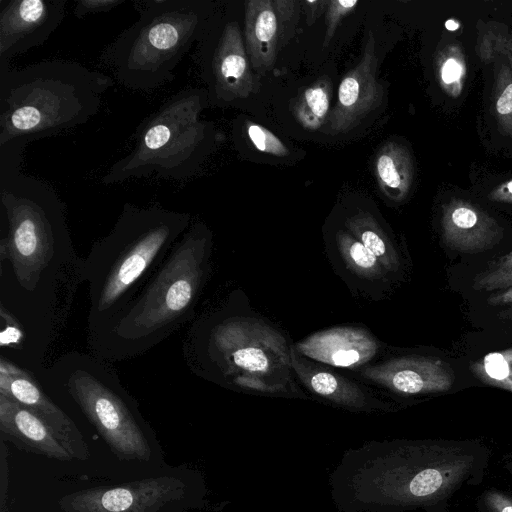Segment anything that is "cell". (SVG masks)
<instances>
[{"label": "cell", "mask_w": 512, "mask_h": 512, "mask_svg": "<svg viewBox=\"0 0 512 512\" xmlns=\"http://www.w3.org/2000/svg\"><path fill=\"white\" fill-rule=\"evenodd\" d=\"M25 146L0 147V308L26 338L23 367L35 373L51 353L84 283L66 206L47 182L23 174Z\"/></svg>", "instance_id": "6da1fadb"}, {"label": "cell", "mask_w": 512, "mask_h": 512, "mask_svg": "<svg viewBox=\"0 0 512 512\" xmlns=\"http://www.w3.org/2000/svg\"><path fill=\"white\" fill-rule=\"evenodd\" d=\"M488 449L472 442H370L350 449L331 476L335 504L346 512H401L437 504L481 482Z\"/></svg>", "instance_id": "7a4b0ae2"}, {"label": "cell", "mask_w": 512, "mask_h": 512, "mask_svg": "<svg viewBox=\"0 0 512 512\" xmlns=\"http://www.w3.org/2000/svg\"><path fill=\"white\" fill-rule=\"evenodd\" d=\"M191 224L188 213L125 203L110 232L84 258L87 342L129 306Z\"/></svg>", "instance_id": "3957f363"}, {"label": "cell", "mask_w": 512, "mask_h": 512, "mask_svg": "<svg viewBox=\"0 0 512 512\" xmlns=\"http://www.w3.org/2000/svg\"><path fill=\"white\" fill-rule=\"evenodd\" d=\"M212 233L201 221L190 224L129 306L88 342L105 361L138 357L188 323L206 284Z\"/></svg>", "instance_id": "277c9868"}, {"label": "cell", "mask_w": 512, "mask_h": 512, "mask_svg": "<svg viewBox=\"0 0 512 512\" xmlns=\"http://www.w3.org/2000/svg\"><path fill=\"white\" fill-rule=\"evenodd\" d=\"M114 80L81 63L53 59L0 64V146L55 136L85 124Z\"/></svg>", "instance_id": "5b68a950"}, {"label": "cell", "mask_w": 512, "mask_h": 512, "mask_svg": "<svg viewBox=\"0 0 512 512\" xmlns=\"http://www.w3.org/2000/svg\"><path fill=\"white\" fill-rule=\"evenodd\" d=\"M183 356L202 378L271 395L288 392L291 347L283 336L258 321L210 314L187 331Z\"/></svg>", "instance_id": "8992f818"}, {"label": "cell", "mask_w": 512, "mask_h": 512, "mask_svg": "<svg viewBox=\"0 0 512 512\" xmlns=\"http://www.w3.org/2000/svg\"><path fill=\"white\" fill-rule=\"evenodd\" d=\"M34 374L53 399L75 407L92 424L117 458L151 460L152 430L108 361L70 351Z\"/></svg>", "instance_id": "52a82bcc"}, {"label": "cell", "mask_w": 512, "mask_h": 512, "mask_svg": "<svg viewBox=\"0 0 512 512\" xmlns=\"http://www.w3.org/2000/svg\"><path fill=\"white\" fill-rule=\"evenodd\" d=\"M139 14L102 55L116 79L133 90H153L174 79V69L208 28L202 0H137Z\"/></svg>", "instance_id": "ba28073f"}, {"label": "cell", "mask_w": 512, "mask_h": 512, "mask_svg": "<svg viewBox=\"0 0 512 512\" xmlns=\"http://www.w3.org/2000/svg\"><path fill=\"white\" fill-rule=\"evenodd\" d=\"M207 91L189 88L169 98L138 129L130 152L102 177L105 185L156 174L183 180L194 175L215 139L213 127L200 118Z\"/></svg>", "instance_id": "9c48e42d"}, {"label": "cell", "mask_w": 512, "mask_h": 512, "mask_svg": "<svg viewBox=\"0 0 512 512\" xmlns=\"http://www.w3.org/2000/svg\"><path fill=\"white\" fill-rule=\"evenodd\" d=\"M198 504L183 478L166 475L63 496L62 512H188Z\"/></svg>", "instance_id": "30bf717a"}, {"label": "cell", "mask_w": 512, "mask_h": 512, "mask_svg": "<svg viewBox=\"0 0 512 512\" xmlns=\"http://www.w3.org/2000/svg\"><path fill=\"white\" fill-rule=\"evenodd\" d=\"M201 38L204 76L208 96L217 103L247 98L257 89L239 23L227 20L216 31Z\"/></svg>", "instance_id": "8fae6325"}, {"label": "cell", "mask_w": 512, "mask_h": 512, "mask_svg": "<svg viewBox=\"0 0 512 512\" xmlns=\"http://www.w3.org/2000/svg\"><path fill=\"white\" fill-rule=\"evenodd\" d=\"M0 394L38 416L54 432L73 459L89 458V447L75 421L51 398L35 374L1 355Z\"/></svg>", "instance_id": "7c38bea8"}, {"label": "cell", "mask_w": 512, "mask_h": 512, "mask_svg": "<svg viewBox=\"0 0 512 512\" xmlns=\"http://www.w3.org/2000/svg\"><path fill=\"white\" fill-rule=\"evenodd\" d=\"M66 0H0V64L42 45L65 18Z\"/></svg>", "instance_id": "4fadbf2b"}, {"label": "cell", "mask_w": 512, "mask_h": 512, "mask_svg": "<svg viewBox=\"0 0 512 512\" xmlns=\"http://www.w3.org/2000/svg\"><path fill=\"white\" fill-rule=\"evenodd\" d=\"M376 65L375 40L370 33L359 63L339 84L337 102L327 119V133L351 130L380 105L383 88L376 78Z\"/></svg>", "instance_id": "5bb4252c"}, {"label": "cell", "mask_w": 512, "mask_h": 512, "mask_svg": "<svg viewBox=\"0 0 512 512\" xmlns=\"http://www.w3.org/2000/svg\"><path fill=\"white\" fill-rule=\"evenodd\" d=\"M362 375L400 395L448 391L455 381L451 366L436 357L418 355L397 357L367 366Z\"/></svg>", "instance_id": "9a60e30c"}, {"label": "cell", "mask_w": 512, "mask_h": 512, "mask_svg": "<svg viewBox=\"0 0 512 512\" xmlns=\"http://www.w3.org/2000/svg\"><path fill=\"white\" fill-rule=\"evenodd\" d=\"M300 355L335 367L354 368L378 352L376 339L354 327H335L310 335L295 345Z\"/></svg>", "instance_id": "2e32d148"}, {"label": "cell", "mask_w": 512, "mask_h": 512, "mask_svg": "<svg viewBox=\"0 0 512 512\" xmlns=\"http://www.w3.org/2000/svg\"><path fill=\"white\" fill-rule=\"evenodd\" d=\"M1 439L18 448L48 458L69 461L73 457L54 432L33 412L0 394Z\"/></svg>", "instance_id": "e0dca14e"}, {"label": "cell", "mask_w": 512, "mask_h": 512, "mask_svg": "<svg viewBox=\"0 0 512 512\" xmlns=\"http://www.w3.org/2000/svg\"><path fill=\"white\" fill-rule=\"evenodd\" d=\"M291 367L313 394L339 407L355 412H384L390 406L361 389L356 383L307 362L291 347Z\"/></svg>", "instance_id": "ac0fdd59"}, {"label": "cell", "mask_w": 512, "mask_h": 512, "mask_svg": "<svg viewBox=\"0 0 512 512\" xmlns=\"http://www.w3.org/2000/svg\"><path fill=\"white\" fill-rule=\"evenodd\" d=\"M245 47L257 72L271 69L276 59L279 39L278 19L274 2L250 0L245 3Z\"/></svg>", "instance_id": "d6986e66"}, {"label": "cell", "mask_w": 512, "mask_h": 512, "mask_svg": "<svg viewBox=\"0 0 512 512\" xmlns=\"http://www.w3.org/2000/svg\"><path fill=\"white\" fill-rule=\"evenodd\" d=\"M445 241L453 250L475 253L490 248L498 239L482 227L478 215L471 208L463 206L450 214Z\"/></svg>", "instance_id": "ffe728a7"}, {"label": "cell", "mask_w": 512, "mask_h": 512, "mask_svg": "<svg viewBox=\"0 0 512 512\" xmlns=\"http://www.w3.org/2000/svg\"><path fill=\"white\" fill-rule=\"evenodd\" d=\"M333 84L328 76L318 78L292 102V114L306 130L314 131L327 122Z\"/></svg>", "instance_id": "44dd1931"}, {"label": "cell", "mask_w": 512, "mask_h": 512, "mask_svg": "<svg viewBox=\"0 0 512 512\" xmlns=\"http://www.w3.org/2000/svg\"><path fill=\"white\" fill-rule=\"evenodd\" d=\"M346 227L377 257L386 271L397 270L399 267L397 251L372 215L359 212L346 220Z\"/></svg>", "instance_id": "7402d4cb"}, {"label": "cell", "mask_w": 512, "mask_h": 512, "mask_svg": "<svg viewBox=\"0 0 512 512\" xmlns=\"http://www.w3.org/2000/svg\"><path fill=\"white\" fill-rule=\"evenodd\" d=\"M402 151L393 143L383 145L377 152L374 172L377 183L387 197L399 199L407 186L406 172Z\"/></svg>", "instance_id": "603a6c76"}, {"label": "cell", "mask_w": 512, "mask_h": 512, "mask_svg": "<svg viewBox=\"0 0 512 512\" xmlns=\"http://www.w3.org/2000/svg\"><path fill=\"white\" fill-rule=\"evenodd\" d=\"M336 243L343 261L356 274L369 279L383 276L385 269L377 257L350 232L339 230Z\"/></svg>", "instance_id": "cb8c5ba5"}, {"label": "cell", "mask_w": 512, "mask_h": 512, "mask_svg": "<svg viewBox=\"0 0 512 512\" xmlns=\"http://www.w3.org/2000/svg\"><path fill=\"white\" fill-rule=\"evenodd\" d=\"M471 370L482 382L512 392V348L485 355Z\"/></svg>", "instance_id": "d4e9b609"}, {"label": "cell", "mask_w": 512, "mask_h": 512, "mask_svg": "<svg viewBox=\"0 0 512 512\" xmlns=\"http://www.w3.org/2000/svg\"><path fill=\"white\" fill-rule=\"evenodd\" d=\"M477 290L494 291L512 287V252L502 256L474 279Z\"/></svg>", "instance_id": "484cf974"}, {"label": "cell", "mask_w": 512, "mask_h": 512, "mask_svg": "<svg viewBox=\"0 0 512 512\" xmlns=\"http://www.w3.org/2000/svg\"><path fill=\"white\" fill-rule=\"evenodd\" d=\"M246 130L250 141L259 151L277 157L289 155L286 145L264 126L247 122Z\"/></svg>", "instance_id": "4316f807"}, {"label": "cell", "mask_w": 512, "mask_h": 512, "mask_svg": "<svg viewBox=\"0 0 512 512\" xmlns=\"http://www.w3.org/2000/svg\"><path fill=\"white\" fill-rule=\"evenodd\" d=\"M358 4V1L332 0L327 2L326 33L323 47H327L333 38L338 25Z\"/></svg>", "instance_id": "83f0119b"}, {"label": "cell", "mask_w": 512, "mask_h": 512, "mask_svg": "<svg viewBox=\"0 0 512 512\" xmlns=\"http://www.w3.org/2000/svg\"><path fill=\"white\" fill-rule=\"evenodd\" d=\"M124 2V0H78L73 14L77 19H83L90 14L108 12Z\"/></svg>", "instance_id": "f1b7e54d"}, {"label": "cell", "mask_w": 512, "mask_h": 512, "mask_svg": "<svg viewBox=\"0 0 512 512\" xmlns=\"http://www.w3.org/2000/svg\"><path fill=\"white\" fill-rule=\"evenodd\" d=\"M482 502L487 512H512V497L500 491H485Z\"/></svg>", "instance_id": "f546056e"}, {"label": "cell", "mask_w": 512, "mask_h": 512, "mask_svg": "<svg viewBox=\"0 0 512 512\" xmlns=\"http://www.w3.org/2000/svg\"><path fill=\"white\" fill-rule=\"evenodd\" d=\"M4 441L1 440V509L0 512H6V493H7V485L6 481L8 479V466L6 461V449H5Z\"/></svg>", "instance_id": "4dcf8cb0"}, {"label": "cell", "mask_w": 512, "mask_h": 512, "mask_svg": "<svg viewBox=\"0 0 512 512\" xmlns=\"http://www.w3.org/2000/svg\"><path fill=\"white\" fill-rule=\"evenodd\" d=\"M461 74L460 65L454 60L449 59L442 68V79L446 83H451L459 78Z\"/></svg>", "instance_id": "1f68e13d"}, {"label": "cell", "mask_w": 512, "mask_h": 512, "mask_svg": "<svg viewBox=\"0 0 512 512\" xmlns=\"http://www.w3.org/2000/svg\"><path fill=\"white\" fill-rule=\"evenodd\" d=\"M497 111L500 114L512 112V84L508 85L497 101Z\"/></svg>", "instance_id": "d6a6232c"}, {"label": "cell", "mask_w": 512, "mask_h": 512, "mask_svg": "<svg viewBox=\"0 0 512 512\" xmlns=\"http://www.w3.org/2000/svg\"><path fill=\"white\" fill-rule=\"evenodd\" d=\"M488 303L493 305L512 303V287L503 292L492 295L487 299Z\"/></svg>", "instance_id": "836d02e7"}, {"label": "cell", "mask_w": 512, "mask_h": 512, "mask_svg": "<svg viewBox=\"0 0 512 512\" xmlns=\"http://www.w3.org/2000/svg\"><path fill=\"white\" fill-rule=\"evenodd\" d=\"M459 27V24L453 20H448L446 22V28L449 30H456Z\"/></svg>", "instance_id": "e575fe53"}, {"label": "cell", "mask_w": 512, "mask_h": 512, "mask_svg": "<svg viewBox=\"0 0 512 512\" xmlns=\"http://www.w3.org/2000/svg\"><path fill=\"white\" fill-rule=\"evenodd\" d=\"M506 468L509 470V472L512 474V462L506 465Z\"/></svg>", "instance_id": "d590c367"}, {"label": "cell", "mask_w": 512, "mask_h": 512, "mask_svg": "<svg viewBox=\"0 0 512 512\" xmlns=\"http://www.w3.org/2000/svg\"><path fill=\"white\" fill-rule=\"evenodd\" d=\"M508 189H509V191L512 193V182H510V183L508 184Z\"/></svg>", "instance_id": "8d00e7d4"}]
</instances>
